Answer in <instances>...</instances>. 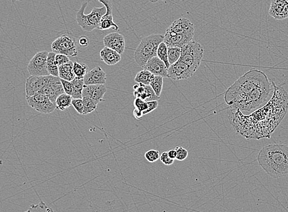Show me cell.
<instances>
[{
    "mask_svg": "<svg viewBox=\"0 0 288 212\" xmlns=\"http://www.w3.org/2000/svg\"><path fill=\"white\" fill-rule=\"evenodd\" d=\"M56 53L54 52H49L47 56V69L50 76L54 77H59L58 72V66L56 64L55 58Z\"/></svg>",
    "mask_w": 288,
    "mask_h": 212,
    "instance_id": "cell-25",
    "label": "cell"
},
{
    "mask_svg": "<svg viewBox=\"0 0 288 212\" xmlns=\"http://www.w3.org/2000/svg\"><path fill=\"white\" fill-rule=\"evenodd\" d=\"M61 83H62L64 91L66 94L72 96L73 93V87L72 85L71 82L66 81V80L61 79Z\"/></svg>",
    "mask_w": 288,
    "mask_h": 212,
    "instance_id": "cell-38",
    "label": "cell"
},
{
    "mask_svg": "<svg viewBox=\"0 0 288 212\" xmlns=\"http://www.w3.org/2000/svg\"><path fill=\"white\" fill-rule=\"evenodd\" d=\"M259 165L274 179L288 174V146L283 144H269L261 149L258 157Z\"/></svg>",
    "mask_w": 288,
    "mask_h": 212,
    "instance_id": "cell-3",
    "label": "cell"
},
{
    "mask_svg": "<svg viewBox=\"0 0 288 212\" xmlns=\"http://www.w3.org/2000/svg\"><path fill=\"white\" fill-rule=\"evenodd\" d=\"M47 51H41L36 53L29 62L28 71L31 76H49L47 69Z\"/></svg>",
    "mask_w": 288,
    "mask_h": 212,
    "instance_id": "cell-8",
    "label": "cell"
},
{
    "mask_svg": "<svg viewBox=\"0 0 288 212\" xmlns=\"http://www.w3.org/2000/svg\"><path fill=\"white\" fill-rule=\"evenodd\" d=\"M89 68L87 64L80 63L78 62L73 63V72L75 77L78 79H84V78L88 72Z\"/></svg>",
    "mask_w": 288,
    "mask_h": 212,
    "instance_id": "cell-26",
    "label": "cell"
},
{
    "mask_svg": "<svg viewBox=\"0 0 288 212\" xmlns=\"http://www.w3.org/2000/svg\"><path fill=\"white\" fill-rule=\"evenodd\" d=\"M150 1L151 2H156L157 1H158V0H150Z\"/></svg>",
    "mask_w": 288,
    "mask_h": 212,
    "instance_id": "cell-48",
    "label": "cell"
},
{
    "mask_svg": "<svg viewBox=\"0 0 288 212\" xmlns=\"http://www.w3.org/2000/svg\"><path fill=\"white\" fill-rule=\"evenodd\" d=\"M92 0H86L87 2H89ZM100 1L101 3L104 4L106 8V12L105 15L103 16V18H110V19H114L113 14V3H112L111 0H98Z\"/></svg>",
    "mask_w": 288,
    "mask_h": 212,
    "instance_id": "cell-32",
    "label": "cell"
},
{
    "mask_svg": "<svg viewBox=\"0 0 288 212\" xmlns=\"http://www.w3.org/2000/svg\"><path fill=\"white\" fill-rule=\"evenodd\" d=\"M72 101H73L72 96L64 93L58 97L55 102L56 106L61 111H65L66 108L72 106Z\"/></svg>",
    "mask_w": 288,
    "mask_h": 212,
    "instance_id": "cell-22",
    "label": "cell"
},
{
    "mask_svg": "<svg viewBox=\"0 0 288 212\" xmlns=\"http://www.w3.org/2000/svg\"><path fill=\"white\" fill-rule=\"evenodd\" d=\"M181 51L179 60L197 71L203 58V47L199 43L191 41L181 48Z\"/></svg>",
    "mask_w": 288,
    "mask_h": 212,
    "instance_id": "cell-6",
    "label": "cell"
},
{
    "mask_svg": "<svg viewBox=\"0 0 288 212\" xmlns=\"http://www.w3.org/2000/svg\"><path fill=\"white\" fill-rule=\"evenodd\" d=\"M287 18H288V4L285 5L284 9H282L280 20H284Z\"/></svg>",
    "mask_w": 288,
    "mask_h": 212,
    "instance_id": "cell-44",
    "label": "cell"
},
{
    "mask_svg": "<svg viewBox=\"0 0 288 212\" xmlns=\"http://www.w3.org/2000/svg\"><path fill=\"white\" fill-rule=\"evenodd\" d=\"M10 1H11L13 2H14L15 1H23V0H10Z\"/></svg>",
    "mask_w": 288,
    "mask_h": 212,
    "instance_id": "cell-47",
    "label": "cell"
},
{
    "mask_svg": "<svg viewBox=\"0 0 288 212\" xmlns=\"http://www.w3.org/2000/svg\"><path fill=\"white\" fill-rule=\"evenodd\" d=\"M52 76H31L25 82L26 98L39 93L51 79Z\"/></svg>",
    "mask_w": 288,
    "mask_h": 212,
    "instance_id": "cell-11",
    "label": "cell"
},
{
    "mask_svg": "<svg viewBox=\"0 0 288 212\" xmlns=\"http://www.w3.org/2000/svg\"><path fill=\"white\" fill-rule=\"evenodd\" d=\"M56 64L58 66L63 65L70 61L69 57L68 56L63 54H56L55 58Z\"/></svg>",
    "mask_w": 288,
    "mask_h": 212,
    "instance_id": "cell-39",
    "label": "cell"
},
{
    "mask_svg": "<svg viewBox=\"0 0 288 212\" xmlns=\"http://www.w3.org/2000/svg\"><path fill=\"white\" fill-rule=\"evenodd\" d=\"M133 115H134L136 119L138 120L141 119V118L144 116L143 111H141V110H139L137 108H135L134 111H133Z\"/></svg>",
    "mask_w": 288,
    "mask_h": 212,
    "instance_id": "cell-45",
    "label": "cell"
},
{
    "mask_svg": "<svg viewBox=\"0 0 288 212\" xmlns=\"http://www.w3.org/2000/svg\"><path fill=\"white\" fill-rule=\"evenodd\" d=\"M52 50L56 54H63L68 57L78 55L75 39L68 34H63L56 39L52 44Z\"/></svg>",
    "mask_w": 288,
    "mask_h": 212,
    "instance_id": "cell-7",
    "label": "cell"
},
{
    "mask_svg": "<svg viewBox=\"0 0 288 212\" xmlns=\"http://www.w3.org/2000/svg\"><path fill=\"white\" fill-rule=\"evenodd\" d=\"M163 79L161 76H154L151 80L150 85L157 96H161L162 88H163Z\"/></svg>",
    "mask_w": 288,
    "mask_h": 212,
    "instance_id": "cell-29",
    "label": "cell"
},
{
    "mask_svg": "<svg viewBox=\"0 0 288 212\" xmlns=\"http://www.w3.org/2000/svg\"><path fill=\"white\" fill-rule=\"evenodd\" d=\"M73 87V93L72 95L73 99H82V92L85 86L84 80L75 77L71 81Z\"/></svg>",
    "mask_w": 288,
    "mask_h": 212,
    "instance_id": "cell-23",
    "label": "cell"
},
{
    "mask_svg": "<svg viewBox=\"0 0 288 212\" xmlns=\"http://www.w3.org/2000/svg\"><path fill=\"white\" fill-rule=\"evenodd\" d=\"M157 56L161 60L163 61L164 64H166L167 69L169 68L170 64L168 60V52H167V46L164 42H162L161 44L159 45L158 50H157Z\"/></svg>",
    "mask_w": 288,
    "mask_h": 212,
    "instance_id": "cell-27",
    "label": "cell"
},
{
    "mask_svg": "<svg viewBox=\"0 0 288 212\" xmlns=\"http://www.w3.org/2000/svg\"><path fill=\"white\" fill-rule=\"evenodd\" d=\"M143 68L150 72L154 76L167 77L168 69L166 64L158 56H154L149 60Z\"/></svg>",
    "mask_w": 288,
    "mask_h": 212,
    "instance_id": "cell-15",
    "label": "cell"
},
{
    "mask_svg": "<svg viewBox=\"0 0 288 212\" xmlns=\"http://www.w3.org/2000/svg\"><path fill=\"white\" fill-rule=\"evenodd\" d=\"M164 41V36L159 34H152L144 37L135 50L134 58L141 68H144L146 62L157 56L159 45Z\"/></svg>",
    "mask_w": 288,
    "mask_h": 212,
    "instance_id": "cell-4",
    "label": "cell"
},
{
    "mask_svg": "<svg viewBox=\"0 0 288 212\" xmlns=\"http://www.w3.org/2000/svg\"><path fill=\"white\" fill-rule=\"evenodd\" d=\"M168 60L170 65L179 60L181 56V48L178 47H167Z\"/></svg>",
    "mask_w": 288,
    "mask_h": 212,
    "instance_id": "cell-28",
    "label": "cell"
},
{
    "mask_svg": "<svg viewBox=\"0 0 288 212\" xmlns=\"http://www.w3.org/2000/svg\"><path fill=\"white\" fill-rule=\"evenodd\" d=\"M105 47L111 48L122 55L125 50V39L122 34L114 32L107 35L103 39Z\"/></svg>",
    "mask_w": 288,
    "mask_h": 212,
    "instance_id": "cell-14",
    "label": "cell"
},
{
    "mask_svg": "<svg viewBox=\"0 0 288 212\" xmlns=\"http://www.w3.org/2000/svg\"><path fill=\"white\" fill-rule=\"evenodd\" d=\"M106 92L107 88L105 85H85L82 98H91L101 103Z\"/></svg>",
    "mask_w": 288,
    "mask_h": 212,
    "instance_id": "cell-17",
    "label": "cell"
},
{
    "mask_svg": "<svg viewBox=\"0 0 288 212\" xmlns=\"http://www.w3.org/2000/svg\"><path fill=\"white\" fill-rule=\"evenodd\" d=\"M176 151H177V159L178 161H183L188 156V152L187 150L183 147H176Z\"/></svg>",
    "mask_w": 288,
    "mask_h": 212,
    "instance_id": "cell-36",
    "label": "cell"
},
{
    "mask_svg": "<svg viewBox=\"0 0 288 212\" xmlns=\"http://www.w3.org/2000/svg\"><path fill=\"white\" fill-rule=\"evenodd\" d=\"M159 159L164 165L167 166L171 165L174 162V160L171 159V158L169 157L167 152H162L161 155H160Z\"/></svg>",
    "mask_w": 288,
    "mask_h": 212,
    "instance_id": "cell-40",
    "label": "cell"
},
{
    "mask_svg": "<svg viewBox=\"0 0 288 212\" xmlns=\"http://www.w3.org/2000/svg\"><path fill=\"white\" fill-rule=\"evenodd\" d=\"M85 85H105L106 83V74L100 67H96L91 71H88L84 78Z\"/></svg>",
    "mask_w": 288,
    "mask_h": 212,
    "instance_id": "cell-16",
    "label": "cell"
},
{
    "mask_svg": "<svg viewBox=\"0 0 288 212\" xmlns=\"http://www.w3.org/2000/svg\"><path fill=\"white\" fill-rule=\"evenodd\" d=\"M168 155L172 160H175L177 158V151L175 149H170L167 152Z\"/></svg>",
    "mask_w": 288,
    "mask_h": 212,
    "instance_id": "cell-46",
    "label": "cell"
},
{
    "mask_svg": "<svg viewBox=\"0 0 288 212\" xmlns=\"http://www.w3.org/2000/svg\"><path fill=\"white\" fill-rule=\"evenodd\" d=\"M146 94H147V98L145 100V102L147 103L149 101H158L159 100V97L157 96L156 95L155 93L152 88L151 87L150 85H145V86Z\"/></svg>",
    "mask_w": 288,
    "mask_h": 212,
    "instance_id": "cell-35",
    "label": "cell"
},
{
    "mask_svg": "<svg viewBox=\"0 0 288 212\" xmlns=\"http://www.w3.org/2000/svg\"><path fill=\"white\" fill-rule=\"evenodd\" d=\"M88 2L85 1L82 4L76 14L77 24L85 31L91 32L95 29H98L103 16L106 14V8L94 7L89 14H85V10Z\"/></svg>",
    "mask_w": 288,
    "mask_h": 212,
    "instance_id": "cell-5",
    "label": "cell"
},
{
    "mask_svg": "<svg viewBox=\"0 0 288 212\" xmlns=\"http://www.w3.org/2000/svg\"><path fill=\"white\" fill-rule=\"evenodd\" d=\"M154 77V75L151 74L150 72L144 69L143 71L138 72L136 76L135 81L144 85H150Z\"/></svg>",
    "mask_w": 288,
    "mask_h": 212,
    "instance_id": "cell-24",
    "label": "cell"
},
{
    "mask_svg": "<svg viewBox=\"0 0 288 212\" xmlns=\"http://www.w3.org/2000/svg\"><path fill=\"white\" fill-rule=\"evenodd\" d=\"M72 106L80 114H84V101L82 99H73Z\"/></svg>",
    "mask_w": 288,
    "mask_h": 212,
    "instance_id": "cell-34",
    "label": "cell"
},
{
    "mask_svg": "<svg viewBox=\"0 0 288 212\" xmlns=\"http://www.w3.org/2000/svg\"><path fill=\"white\" fill-rule=\"evenodd\" d=\"M100 57L108 66L116 65L121 61V55L111 48L105 47L100 51Z\"/></svg>",
    "mask_w": 288,
    "mask_h": 212,
    "instance_id": "cell-19",
    "label": "cell"
},
{
    "mask_svg": "<svg viewBox=\"0 0 288 212\" xmlns=\"http://www.w3.org/2000/svg\"><path fill=\"white\" fill-rule=\"evenodd\" d=\"M274 85L260 70L252 69L237 79L225 93V103L231 109L250 111L265 106L273 96Z\"/></svg>",
    "mask_w": 288,
    "mask_h": 212,
    "instance_id": "cell-2",
    "label": "cell"
},
{
    "mask_svg": "<svg viewBox=\"0 0 288 212\" xmlns=\"http://www.w3.org/2000/svg\"><path fill=\"white\" fill-rule=\"evenodd\" d=\"M79 44L81 45V47H86L90 44V39L89 37L87 36H81L79 39Z\"/></svg>",
    "mask_w": 288,
    "mask_h": 212,
    "instance_id": "cell-43",
    "label": "cell"
},
{
    "mask_svg": "<svg viewBox=\"0 0 288 212\" xmlns=\"http://www.w3.org/2000/svg\"><path fill=\"white\" fill-rule=\"evenodd\" d=\"M145 159L150 163L156 162L160 158L159 152L156 150L151 149L145 152Z\"/></svg>",
    "mask_w": 288,
    "mask_h": 212,
    "instance_id": "cell-33",
    "label": "cell"
},
{
    "mask_svg": "<svg viewBox=\"0 0 288 212\" xmlns=\"http://www.w3.org/2000/svg\"><path fill=\"white\" fill-rule=\"evenodd\" d=\"M194 33L178 34L167 29L164 36L163 42L167 47L182 48L193 40Z\"/></svg>",
    "mask_w": 288,
    "mask_h": 212,
    "instance_id": "cell-12",
    "label": "cell"
},
{
    "mask_svg": "<svg viewBox=\"0 0 288 212\" xmlns=\"http://www.w3.org/2000/svg\"><path fill=\"white\" fill-rule=\"evenodd\" d=\"M148 108L145 111H143L144 115H146L154 111L158 108L159 106L158 101H153L147 102Z\"/></svg>",
    "mask_w": 288,
    "mask_h": 212,
    "instance_id": "cell-41",
    "label": "cell"
},
{
    "mask_svg": "<svg viewBox=\"0 0 288 212\" xmlns=\"http://www.w3.org/2000/svg\"><path fill=\"white\" fill-rule=\"evenodd\" d=\"M84 101V114L91 113L97 108L99 102L89 98H82Z\"/></svg>",
    "mask_w": 288,
    "mask_h": 212,
    "instance_id": "cell-30",
    "label": "cell"
},
{
    "mask_svg": "<svg viewBox=\"0 0 288 212\" xmlns=\"http://www.w3.org/2000/svg\"><path fill=\"white\" fill-rule=\"evenodd\" d=\"M65 93L59 77H51L50 81L39 93L46 95L53 104H55L58 96ZM56 105V104H55Z\"/></svg>",
    "mask_w": 288,
    "mask_h": 212,
    "instance_id": "cell-13",
    "label": "cell"
},
{
    "mask_svg": "<svg viewBox=\"0 0 288 212\" xmlns=\"http://www.w3.org/2000/svg\"><path fill=\"white\" fill-rule=\"evenodd\" d=\"M28 211H46L50 212L52 211V209H49L48 207L45 205L44 203L41 202L37 206H31L30 209H29Z\"/></svg>",
    "mask_w": 288,
    "mask_h": 212,
    "instance_id": "cell-42",
    "label": "cell"
},
{
    "mask_svg": "<svg viewBox=\"0 0 288 212\" xmlns=\"http://www.w3.org/2000/svg\"><path fill=\"white\" fill-rule=\"evenodd\" d=\"M58 72L60 79L66 81L71 82L76 77L73 72V63L71 61L58 66Z\"/></svg>",
    "mask_w": 288,
    "mask_h": 212,
    "instance_id": "cell-20",
    "label": "cell"
},
{
    "mask_svg": "<svg viewBox=\"0 0 288 212\" xmlns=\"http://www.w3.org/2000/svg\"><path fill=\"white\" fill-rule=\"evenodd\" d=\"M196 72V69L178 60L168 69L167 77L173 80H184L190 79Z\"/></svg>",
    "mask_w": 288,
    "mask_h": 212,
    "instance_id": "cell-10",
    "label": "cell"
},
{
    "mask_svg": "<svg viewBox=\"0 0 288 212\" xmlns=\"http://www.w3.org/2000/svg\"><path fill=\"white\" fill-rule=\"evenodd\" d=\"M288 4V0H273L271 2L269 14L277 20H280L282 9Z\"/></svg>",
    "mask_w": 288,
    "mask_h": 212,
    "instance_id": "cell-21",
    "label": "cell"
},
{
    "mask_svg": "<svg viewBox=\"0 0 288 212\" xmlns=\"http://www.w3.org/2000/svg\"><path fill=\"white\" fill-rule=\"evenodd\" d=\"M98 29L103 31L108 30V29H113L116 31L119 30V26L114 22V19H109V18H101Z\"/></svg>",
    "mask_w": 288,
    "mask_h": 212,
    "instance_id": "cell-31",
    "label": "cell"
},
{
    "mask_svg": "<svg viewBox=\"0 0 288 212\" xmlns=\"http://www.w3.org/2000/svg\"><path fill=\"white\" fill-rule=\"evenodd\" d=\"M274 93L270 100L252 114L244 115L238 109L231 108L229 119L234 130L245 138H270L284 119L288 109V95L274 82Z\"/></svg>",
    "mask_w": 288,
    "mask_h": 212,
    "instance_id": "cell-1",
    "label": "cell"
},
{
    "mask_svg": "<svg viewBox=\"0 0 288 212\" xmlns=\"http://www.w3.org/2000/svg\"><path fill=\"white\" fill-rule=\"evenodd\" d=\"M26 99L29 106L41 113H51L57 108L56 105L42 93H37Z\"/></svg>",
    "mask_w": 288,
    "mask_h": 212,
    "instance_id": "cell-9",
    "label": "cell"
},
{
    "mask_svg": "<svg viewBox=\"0 0 288 212\" xmlns=\"http://www.w3.org/2000/svg\"><path fill=\"white\" fill-rule=\"evenodd\" d=\"M135 108L144 111L148 108L147 103L140 98H136L134 101Z\"/></svg>",
    "mask_w": 288,
    "mask_h": 212,
    "instance_id": "cell-37",
    "label": "cell"
},
{
    "mask_svg": "<svg viewBox=\"0 0 288 212\" xmlns=\"http://www.w3.org/2000/svg\"><path fill=\"white\" fill-rule=\"evenodd\" d=\"M169 30L178 34L194 33L193 23L186 18H180L173 21L169 28Z\"/></svg>",
    "mask_w": 288,
    "mask_h": 212,
    "instance_id": "cell-18",
    "label": "cell"
}]
</instances>
